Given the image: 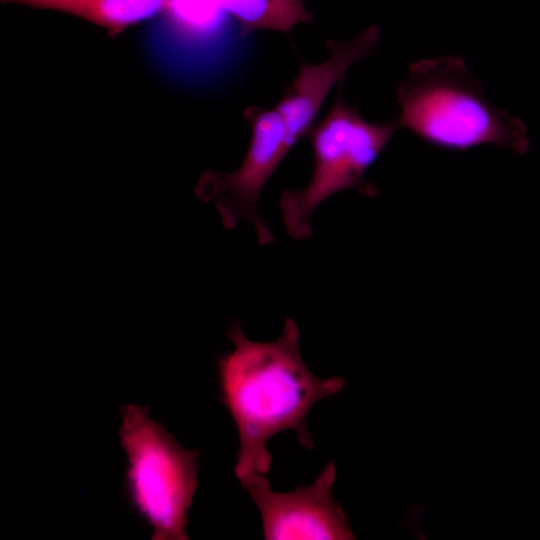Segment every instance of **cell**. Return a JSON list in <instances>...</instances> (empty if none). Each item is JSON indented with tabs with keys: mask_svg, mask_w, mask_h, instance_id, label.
<instances>
[{
	"mask_svg": "<svg viewBox=\"0 0 540 540\" xmlns=\"http://www.w3.org/2000/svg\"><path fill=\"white\" fill-rule=\"evenodd\" d=\"M379 37V28L372 25L349 40H327L329 57L324 62H301L275 107L284 122L291 149L308 136L333 87L341 84L348 70L373 51Z\"/></svg>",
	"mask_w": 540,
	"mask_h": 540,
	"instance_id": "52a82bcc",
	"label": "cell"
},
{
	"mask_svg": "<svg viewBox=\"0 0 540 540\" xmlns=\"http://www.w3.org/2000/svg\"><path fill=\"white\" fill-rule=\"evenodd\" d=\"M400 129L395 121L375 123L346 105L341 84L326 116L309 132L313 169L308 184L284 189L279 204L288 234L295 240L311 237V217L330 196L357 188L365 196L377 189L365 179L367 170Z\"/></svg>",
	"mask_w": 540,
	"mask_h": 540,
	"instance_id": "277c9868",
	"label": "cell"
},
{
	"mask_svg": "<svg viewBox=\"0 0 540 540\" xmlns=\"http://www.w3.org/2000/svg\"><path fill=\"white\" fill-rule=\"evenodd\" d=\"M227 336L234 348L218 360V376L222 401L238 432L234 472L242 484L269 473L271 454L266 443L274 435L294 431L299 442L312 449L306 427L309 411L316 402L341 391L345 382L312 373L301 356L297 324L289 317L273 341L251 340L239 324H233Z\"/></svg>",
	"mask_w": 540,
	"mask_h": 540,
	"instance_id": "6da1fadb",
	"label": "cell"
},
{
	"mask_svg": "<svg viewBox=\"0 0 540 540\" xmlns=\"http://www.w3.org/2000/svg\"><path fill=\"white\" fill-rule=\"evenodd\" d=\"M119 437L128 466L125 487L135 511L151 526L153 540H187L188 511L198 487V450L180 445L132 403L120 410Z\"/></svg>",
	"mask_w": 540,
	"mask_h": 540,
	"instance_id": "3957f363",
	"label": "cell"
},
{
	"mask_svg": "<svg viewBox=\"0 0 540 540\" xmlns=\"http://www.w3.org/2000/svg\"><path fill=\"white\" fill-rule=\"evenodd\" d=\"M238 23L242 37L258 30L289 34L299 23L311 21L303 0H216Z\"/></svg>",
	"mask_w": 540,
	"mask_h": 540,
	"instance_id": "9c48e42d",
	"label": "cell"
},
{
	"mask_svg": "<svg viewBox=\"0 0 540 540\" xmlns=\"http://www.w3.org/2000/svg\"><path fill=\"white\" fill-rule=\"evenodd\" d=\"M334 461L328 463L316 480L290 492L272 490L265 474H257L242 483L259 509L263 537L267 540L354 539L343 509L335 501Z\"/></svg>",
	"mask_w": 540,
	"mask_h": 540,
	"instance_id": "8992f818",
	"label": "cell"
},
{
	"mask_svg": "<svg viewBox=\"0 0 540 540\" xmlns=\"http://www.w3.org/2000/svg\"><path fill=\"white\" fill-rule=\"evenodd\" d=\"M397 124L423 142L444 150L465 151L491 144L525 154V123L492 105L481 81L456 56L412 63L399 83Z\"/></svg>",
	"mask_w": 540,
	"mask_h": 540,
	"instance_id": "7a4b0ae2",
	"label": "cell"
},
{
	"mask_svg": "<svg viewBox=\"0 0 540 540\" xmlns=\"http://www.w3.org/2000/svg\"><path fill=\"white\" fill-rule=\"evenodd\" d=\"M35 9L53 10L86 20L115 37L162 14L167 0H1Z\"/></svg>",
	"mask_w": 540,
	"mask_h": 540,
	"instance_id": "ba28073f",
	"label": "cell"
},
{
	"mask_svg": "<svg viewBox=\"0 0 540 540\" xmlns=\"http://www.w3.org/2000/svg\"><path fill=\"white\" fill-rule=\"evenodd\" d=\"M244 117L251 125V140L240 166L229 173L210 169L199 178L194 189L203 202H213L223 226L231 230L242 219L249 220L258 243L275 241L258 209L261 191L291 150L284 122L274 109L249 106Z\"/></svg>",
	"mask_w": 540,
	"mask_h": 540,
	"instance_id": "5b68a950",
	"label": "cell"
}]
</instances>
